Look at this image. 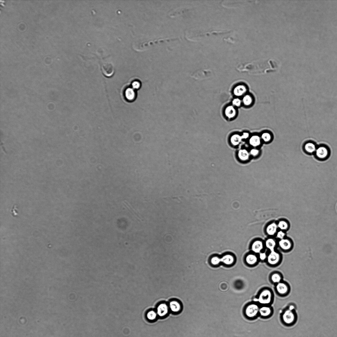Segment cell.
<instances>
[{
    "instance_id": "cell-4",
    "label": "cell",
    "mask_w": 337,
    "mask_h": 337,
    "mask_svg": "<svg viewBox=\"0 0 337 337\" xmlns=\"http://www.w3.org/2000/svg\"><path fill=\"white\" fill-rule=\"evenodd\" d=\"M234 258L233 256L229 255H225L221 258L217 257H213L211 260V262L213 265H217L220 262L224 263L225 264L230 265L234 262Z\"/></svg>"
},
{
    "instance_id": "cell-25",
    "label": "cell",
    "mask_w": 337,
    "mask_h": 337,
    "mask_svg": "<svg viewBox=\"0 0 337 337\" xmlns=\"http://www.w3.org/2000/svg\"><path fill=\"white\" fill-rule=\"evenodd\" d=\"M157 313L154 311L151 310L149 312L147 315L148 319L150 320H153L156 319L157 315Z\"/></svg>"
},
{
    "instance_id": "cell-29",
    "label": "cell",
    "mask_w": 337,
    "mask_h": 337,
    "mask_svg": "<svg viewBox=\"0 0 337 337\" xmlns=\"http://www.w3.org/2000/svg\"><path fill=\"white\" fill-rule=\"evenodd\" d=\"M132 85V88L135 90L139 89L141 87L140 82L138 81L133 82Z\"/></svg>"
},
{
    "instance_id": "cell-34",
    "label": "cell",
    "mask_w": 337,
    "mask_h": 337,
    "mask_svg": "<svg viewBox=\"0 0 337 337\" xmlns=\"http://www.w3.org/2000/svg\"><path fill=\"white\" fill-rule=\"evenodd\" d=\"M125 203H126L127 205H128V206H129V207L130 209H131L132 210V212H133L134 213H135V214H136V215L138 216V215L137 214V213H136V212H135V211L133 209V208L132 207V206L130 205L129 204V203H128L127 202V201H125Z\"/></svg>"
},
{
    "instance_id": "cell-14",
    "label": "cell",
    "mask_w": 337,
    "mask_h": 337,
    "mask_svg": "<svg viewBox=\"0 0 337 337\" xmlns=\"http://www.w3.org/2000/svg\"><path fill=\"white\" fill-rule=\"evenodd\" d=\"M170 309L172 312H177L181 309V305L179 302L177 301H172L169 304Z\"/></svg>"
},
{
    "instance_id": "cell-16",
    "label": "cell",
    "mask_w": 337,
    "mask_h": 337,
    "mask_svg": "<svg viewBox=\"0 0 337 337\" xmlns=\"http://www.w3.org/2000/svg\"><path fill=\"white\" fill-rule=\"evenodd\" d=\"M246 88L243 85H240L237 86L234 90V93L236 96H241L246 91Z\"/></svg>"
},
{
    "instance_id": "cell-30",
    "label": "cell",
    "mask_w": 337,
    "mask_h": 337,
    "mask_svg": "<svg viewBox=\"0 0 337 337\" xmlns=\"http://www.w3.org/2000/svg\"><path fill=\"white\" fill-rule=\"evenodd\" d=\"M285 236V234L282 231H280L277 232V238L281 239V240L284 239Z\"/></svg>"
},
{
    "instance_id": "cell-3",
    "label": "cell",
    "mask_w": 337,
    "mask_h": 337,
    "mask_svg": "<svg viewBox=\"0 0 337 337\" xmlns=\"http://www.w3.org/2000/svg\"><path fill=\"white\" fill-rule=\"evenodd\" d=\"M276 290L280 296H286L290 293V286L288 282L283 280L276 284Z\"/></svg>"
},
{
    "instance_id": "cell-26",
    "label": "cell",
    "mask_w": 337,
    "mask_h": 337,
    "mask_svg": "<svg viewBox=\"0 0 337 337\" xmlns=\"http://www.w3.org/2000/svg\"><path fill=\"white\" fill-rule=\"evenodd\" d=\"M277 225V227L282 230H286L288 228V223L284 221H280Z\"/></svg>"
},
{
    "instance_id": "cell-27",
    "label": "cell",
    "mask_w": 337,
    "mask_h": 337,
    "mask_svg": "<svg viewBox=\"0 0 337 337\" xmlns=\"http://www.w3.org/2000/svg\"><path fill=\"white\" fill-rule=\"evenodd\" d=\"M243 101L245 105H249L252 103V99L250 96L247 95L244 97Z\"/></svg>"
},
{
    "instance_id": "cell-11",
    "label": "cell",
    "mask_w": 337,
    "mask_h": 337,
    "mask_svg": "<svg viewBox=\"0 0 337 337\" xmlns=\"http://www.w3.org/2000/svg\"><path fill=\"white\" fill-rule=\"evenodd\" d=\"M304 149L307 153H315L317 148L316 146L314 143L308 142L305 144Z\"/></svg>"
},
{
    "instance_id": "cell-21",
    "label": "cell",
    "mask_w": 337,
    "mask_h": 337,
    "mask_svg": "<svg viewBox=\"0 0 337 337\" xmlns=\"http://www.w3.org/2000/svg\"><path fill=\"white\" fill-rule=\"evenodd\" d=\"M246 260L248 264L253 265L257 262V258L254 255H249L246 257Z\"/></svg>"
},
{
    "instance_id": "cell-15",
    "label": "cell",
    "mask_w": 337,
    "mask_h": 337,
    "mask_svg": "<svg viewBox=\"0 0 337 337\" xmlns=\"http://www.w3.org/2000/svg\"><path fill=\"white\" fill-rule=\"evenodd\" d=\"M260 314L263 317L269 316L272 314V308L269 307H263L259 310Z\"/></svg>"
},
{
    "instance_id": "cell-12",
    "label": "cell",
    "mask_w": 337,
    "mask_h": 337,
    "mask_svg": "<svg viewBox=\"0 0 337 337\" xmlns=\"http://www.w3.org/2000/svg\"><path fill=\"white\" fill-rule=\"evenodd\" d=\"M280 247L285 250H288L291 247V243L290 241L287 239H282L279 242Z\"/></svg>"
},
{
    "instance_id": "cell-28",
    "label": "cell",
    "mask_w": 337,
    "mask_h": 337,
    "mask_svg": "<svg viewBox=\"0 0 337 337\" xmlns=\"http://www.w3.org/2000/svg\"><path fill=\"white\" fill-rule=\"evenodd\" d=\"M262 138L263 140L265 142H268L272 139V136L269 133L265 132L262 134Z\"/></svg>"
},
{
    "instance_id": "cell-31",
    "label": "cell",
    "mask_w": 337,
    "mask_h": 337,
    "mask_svg": "<svg viewBox=\"0 0 337 337\" xmlns=\"http://www.w3.org/2000/svg\"><path fill=\"white\" fill-rule=\"evenodd\" d=\"M232 103L235 106H239L241 105V101L240 99H235L232 101Z\"/></svg>"
},
{
    "instance_id": "cell-6",
    "label": "cell",
    "mask_w": 337,
    "mask_h": 337,
    "mask_svg": "<svg viewBox=\"0 0 337 337\" xmlns=\"http://www.w3.org/2000/svg\"><path fill=\"white\" fill-rule=\"evenodd\" d=\"M315 153L318 158L324 159L326 158L328 155L329 151L326 147L322 146L317 148Z\"/></svg>"
},
{
    "instance_id": "cell-36",
    "label": "cell",
    "mask_w": 337,
    "mask_h": 337,
    "mask_svg": "<svg viewBox=\"0 0 337 337\" xmlns=\"http://www.w3.org/2000/svg\"><path fill=\"white\" fill-rule=\"evenodd\" d=\"M172 198L173 199H177V200H179V198L178 197H177V196L173 197H172Z\"/></svg>"
},
{
    "instance_id": "cell-20",
    "label": "cell",
    "mask_w": 337,
    "mask_h": 337,
    "mask_svg": "<svg viewBox=\"0 0 337 337\" xmlns=\"http://www.w3.org/2000/svg\"><path fill=\"white\" fill-rule=\"evenodd\" d=\"M266 246L271 251H274V249L276 245V242L272 239H269L266 242Z\"/></svg>"
},
{
    "instance_id": "cell-23",
    "label": "cell",
    "mask_w": 337,
    "mask_h": 337,
    "mask_svg": "<svg viewBox=\"0 0 337 337\" xmlns=\"http://www.w3.org/2000/svg\"><path fill=\"white\" fill-rule=\"evenodd\" d=\"M250 142L251 145L253 146H258L260 143V137L258 136H253L251 138Z\"/></svg>"
},
{
    "instance_id": "cell-8",
    "label": "cell",
    "mask_w": 337,
    "mask_h": 337,
    "mask_svg": "<svg viewBox=\"0 0 337 337\" xmlns=\"http://www.w3.org/2000/svg\"><path fill=\"white\" fill-rule=\"evenodd\" d=\"M124 94L127 100L130 101H134L136 98V93L135 90L132 88H128L126 89Z\"/></svg>"
},
{
    "instance_id": "cell-24",
    "label": "cell",
    "mask_w": 337,
    "mask_h": 337,
    "mask_svg": "<svg viewBox=\"0 0 337 337\" xmlns=\"http://www.w3.org/2000/svg\"><path fill=\"white\" fill-rule=\"evenodd\" d=\"M242 138V137L237 134L232 136L231 138V141L234 145H237L240 142Z\"/></svg>"
},
{
    "instance_id": "cell-5",
    "label": "cell",
    "mask_w": 337,
    "mask_h": 337,
    "mask_svg": "<svg viewBox=\"0 0 337 337\" xmlns=\"http://www.w3.org/2000/svg\"><path fill=\"white\" fill-rule=\"evenodd\" d=\"M259 312L258 306L255 304H251L247 308L246 314L249 317H253L255 316Z\"/></svg>"
},
{
    "instance_id": "cell-17",
    "label": "cell",
    "mask_w": 337,
    "mask_h": 337,
    "mask_svg": "<svg viewBox=\"0 0 337 337\" xmlns=\"http://www.w3.org/2000/svg\"><path fill=\"white\" fill-rule=\"evenodd\" d=\"M235 109L232 106H229L225 109V114L227 117L232 118L234 117L236 115Z\"/></svg>"
},
{
    "instance_id": "cell-33",
    "label": "cell",
    "mask_w": 337,
    "mask_h": 337,
    "mask_svg": "<svg viewBox=\"0 0 337 337\" xmlns=\"http://www.w3.org/2000/svg\"><path fill=\"white\" fill-rule=\"evenodd\" d=\"M258 153V151L257 149H253L251 151V153L253 155H257Z\"/></svg>"
},
{
    "instance_id": "cell-9",
    "label": "cell",
    "mask_w": 337,
    "mask_h": 337,
    "mask_svg": "<svg viewBox=\"0 0 337 337\" xmlns=\"http://www.w3.org/2000/svg\"><path fill=\"white\" fill-rule=\"evenodd\" d=\"M102 72L105 76L108 77H111L114 74V70L113 66L110 65L104 64L102 66Z\"/></svg>"
},
{
    "instance_id": "cell-18",
    "label": "cell",
    "mask_w": 337,
    "mask_h": 337,
    "mask_svg": "<svg viewBox=\"0 0 337 337\" xmlns=\"http://www.w3.org/2000/svg\"><path fill=\"white\" fill-rule=\"evenodd\" d=\"M277 227V225L275 223L271 224L267 227L266 231L267 234L270 236L274 235L276 233Z\"/></svg>"
},
{
    "instance_id": "cell-13",
    "label": "cell",
    "mask_w": 337,
    "mask_h": 337,
    "mask_svg": "<svg viewBox=\"0 0 337 337\" xmlns=\"http://www.w3.org/2000/svg\"><path fill=\"white\" fill-rule=\"evenodd\" d=\"M263 248V244L262 242L260 241H257L254 242L252 246V250L255 253H259Z\"/></svg>"
},
{
    "instance_id": "cell-1",
    "label": "cell",
    "mask_w": 337,
    "mask_h": 337,
    "mask_svg": "<svg viewBox=\"0 0 337 337\" xmlns=\"http://www.w3.org/2000/svg\"><path fill=\"white\" fill-rule=\"evenodd\" d=\"M282 321L287 326H291L296 323L297 315L294 308H289L284 310L281 315Z\"/></svg>"
},
{
    "instance_id": "cell-10",
    "label": "cell",
    "mask_w": 337,
    "mask_h": 337,
    "mask_svg": "<svg viewBox=\"0 0 337 337\" xmlns=\"http://www.w3.org/2000/svg\"><path fill=\"white\" fill-rule=\"evenodd\" d=\"M168 311L167 305L166 303H161L157 308V314L160 317H164L168 314Z\"/></svg>"
},
{
    "instance_id": "cell-7",
    "label": "cell",
    "mask_w": 337,
    "mask_h": 337,
    "mask_svg": "<svg viewBox=\"0 0 337 337\" xmlns=\"http://www.w3.org/2000/svg\"><path fill=\"white\" fill-rule=\"evenodd\" d=\"M279 255L275 251H271L268 257V262L271 265L277 264L279 262Z\"/></svg>"
},
{
    "instance_id": "cell-2",
    "label": "cell",
    "mask_w": 337,
    "mask_h": 337,
    "mask_svg": "<svg viewBox=\"0 0 337 337\" xmlns=\"http://www.w3.org/2000/svg\"><path fill=\"white\" fill-rule=\"evenodd\" d=\"M273 297V295L272 291L266 289L262 292L258 298L255 299L254 301L262 304L268 305L272 302Z\"/></svg>"
},
{
    "instance_id": "cell-22",
    "label": "cell",
    "mask_w": 337,
    "mask_h": 337,
    "mask_svg": "<svg viewBox=\"0 0 337 337\" xmlns=\"http://www.w3.org/2000/svg\"><path fill=\"white\" fill-rule=\"evenodd\" d=\"M238 156L240 158L243 160H247L249 157V154L248 151L245 149L241 150L239 151L238 153Z\"/></svg>"
},
{
    "instance_id": "cell-32",
    "label": "cell",
    "mask_w": 337,
    "mask_h": 337,
    "mask_svg": "<svg viewBox=\"0 0 337 337\" xmlns=\"http://www.w3.org/2000/svg\"><path fill=\"white\" fill-rule=\"evenodd\" d=\"M260 258L261 260H264L266 258V255L265 253H260Z\"/></svg>"
},
{
    "instance_id": "cell-19",
    "label": "cell",
    "mask_w": 337,
    "mask_h": 337,
    "mask_svg": "<svg viewBox=\"0 0 337 337\" xmlns=\"http://www.w3.org/2000/svg\"><path fill=\"white\" fill-rule=\"evenodd\" d=\"M271 281L273 283L277 284L283 280V277L280 274L275 273L272 275L271 277Z\"/></svg>"
},
{
    "instance_id": "cell-35",
    "label": "cell",
    "mask_w": 337,
    "mask_h": 337,
    "mask_svg": "<svg viewBox=\"0 0 337 337\" xmlns=\"http://www.w3.org/2000/svg\"><path fill=\"white\" fill-rule=\"evenodd\" d=\"M249 135L248 133H245L241 137L242 139H246L249 136Z\"/></svg>"
}]
</instances>
